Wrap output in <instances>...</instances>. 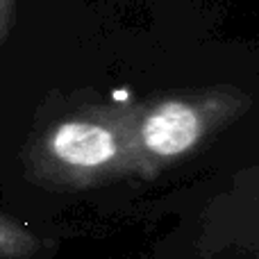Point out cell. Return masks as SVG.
<instances>
[{
    "label": "cell",
    "instance_id": "1",
    "mask_svg": "<svg viewBox=\"0 0 259 259\" xmlns=\"http://www.w3.org/2000/svg\"><path fill=\"white\" fill-rule=\"evenodd\" d=\"M137 107L91 105L55 121L32 146L36 178L55 187H94L123 173H137Z\"/></svg>",
    "mask_w": 259,
    "mask_h": 259
},
{
    "label": "cell",
    "instance_id": "2",
    "mask_svg": "<svg viewBox=\"0 0 259 259\" xmlns=\"http://www.w3.org/2000/svg\"><path fill=\"white\" fill-rule=\"evenodd\" d=\"M252 107L239 87H214L159 98L137 107L134 150L137 173L152 178L173 161L187 157L223 125Z\"/></svg>",
    "mask_w": 259,
    "mask_h": 259
},
{
    "label": "cell",
    "instance_id": "3",
    "mask_svg": "<svg viewBox=\"0 0 259 259\" xmlns=\"http://www.w3.org/2000/svg\"><path fill=\"white\" fill-rule=\"evenodd\" d=\"M27 246H30V241L25 239V234L0 216V257H16Z\"/></svg>",
    "mask_w": 259,
    "mask_h": 259
},
{
    "label": "cell",
    "instance_id": "4",
    "mask_svg": "<svg viewBox=\"0 0 259 259\" xmlns=\"http://www.w3.org/2000/svg\"><path fill=\"white\" fill-rule=\"evenodd\" d=\"M14 9H16V0H0V41L5 39L9 25H12Z\"/></svg>",
    "mask_w": 259,
    "mask_h": 259
}]
</instances>
